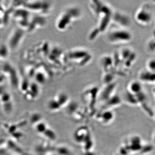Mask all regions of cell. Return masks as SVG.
Wrapping results in <instances>:
<instances>
[{
    "label": "cell",
    "mask_w": 155,
    "mask_h": 155,
    "mask_svg": "<svg viewBox=\"0 0 155 155\" xmlns=\"http://www.w3.org/2000/svg\"><path fill=\"white\" fill-rule=\"evenodd\" d=\"M81 11L76 7H70L65 9L58 15L55 22V27L60 32L69 30L76 21L81 17Z\"/></svg>",
    "instance_id": "obj_1"
},
{
    "label": "cell",
    "mask_w": 155,
    "mask_h": 155,
    "mask_svg": "<svg viewBox=\"0 0 155 155\" xmlns=\"http://www.w3.org/2000/svg\"><path fill=\"white\" fill-rule=\"evenodd\" d=\"M108 41L113 45L127 43L131 41L132 35L125 28L118 27L109 29L107 33Z\"/></svg>",
    "instance_id": "obj_2"
},
{
    "label": "cell",
    "mask_w": 155,
    "mask_h": 155,
    "mask_svg": "<svg viewBox=\"0 0 155 155\" xmlns=\"http://www.w3.org/2000/svg\"><path fill=\"white\" fill-rule=\"evenodd\" d=\"M67 56L69 60L80 67L88 64L92 58V55L88 50L82 48L72 49L68 51Z\"/></svg>",
    "instance_id": "obj_3"
},
{
    "label": "cell",
    "mask_w": 155,
    "mask_h": 155,
    "mask_svg": "<svg viewBox=\"0 0 155 155\" xmlns=\"http://www.w3.org/2000/svg\"><path fill=\"white\" fill-rule=\"evenodd\" d=\"M25 7L28 11H33L38 14H46L49 13L51 5L48 2L41 1L30 2L28 4H25Z\"/></svg>",
    "instance_id": "obj_4"
},
{
    "label": "cell",
    "mask_w": 155,
    "mask_h": 155,
    "mask_svg": "<svg viewBox=\"0 0 155 155\" xmlns=\"http://www.w3.org/2000/svg\"><path fill=\"white\" fill-rule=\"evenodd\" d=\"M24 35V31H23V29L20 28L14 29L9 36L8 40L9 48L13 50L17 49L16 48L18 47L19 44L22 42Z\"/></svg>",
    "instance_id": "obj_5"
},
{
    "label": "cell",
    "mask_w": 155,
    "mask_h": 155,
    "mask_svg": "<svg viewBox=\"0 0 155 155\" xmlns=\"http://www.w3.org/2000/svg\"><path fill=\"white\" fill-rule=\"evenodd\" d=\"M136 21L140 25H147L151 22L152 14L146 8H140L137 10L135 14Z\"/></svg>",
    "instance_id": "obj_6"
},
{
    "label": "cell",
    "mask_w": 155,
    "mask_h": 155,
    "mask_svg": "<svg viewBox=\"0 0 155 155\" xmlns=\"http://www.w3.org/2000/svg\"><path fill=\"white\" fill-rule=\"evenodd\" d=\"M142 89L141 84L137 81H132L128 86V90L132 94L137 93ZM130 93V94H131Z\"/></svg>",
    "instance_id": "obj_7"
},
{
    "label": "cell",
    "mask_w": 155,
    "mask_h": 155,
    "mask_svg": "<svg viewBox=\"0 0 155 155\" xmlns=\"http://www.w3.org/2000/svg\"><path fill=\"white\" fill-rule=\"evenodd\" d=\"M55 99L59 103L61 106L66 104L69 100L68 96L65 94L61 93L57 95L55 97Z\"/></svg>",
    "instance_id": "obj_8"
},
{
    "label": "cell",
    "mask_w": 155,
    "mask_h": 155,
    "mask_svg": "<svg viewBox=\"0 0 155 155\" xmlns=\"http://www.w3.org/2000/svg\"><path fill=\"white\" fill-rule=\"evenodd\" d=\"M61 106L54 99L50 101L48 103V107L51 111H58L60 110Z\"/></svg>",
    "instance_id": "obj_9"
},
{
    "label": "cell",
    "mask_w": 155,
    "mask_h": 155,
    "mask_svg": "<svg viewBox=\"0 0 155 155\" xmlns=\"http://www.w3.org/2000/svg\"><path fill=\"white\" fill-rule=\"evenodd\" d=\"M146 68L149 72L155 73V58H151L148 60L146 63Z\"/></svg>",
    "instance_id": "obj_10"
}]
</instances>
